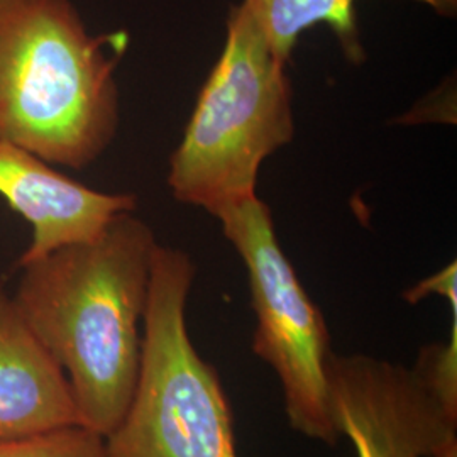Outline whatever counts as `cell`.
Masks as SVG:
<instances>
[{
  "label": "cell",
  "instance_id": "1",
  "mask_svg": "<svg viewBox=\"0 0 457 457\" xmlns=\"http://www.w3.org/2000/svg\"><path fill=\"white\" fill-rule=\"evenodd\" d=\"M156 245L146 222L126 212L88 243L17 266V311L63 370L80 425L102 437L122 420L137 385Z\"/></svg>",
  "mask_w": 457,
  "mask_h": 457
},
{
  "label": "cell",
  "instance_id": "2",
  "mask_svg": "<svg viewBox=\"0 0 457 457\" xmlns=\"http://www.w3.org/2000/svg\"><path fill=\"white\" fill-rule=\"evenodd\" d=\"M128 33L90 36L70 0H0V141L80 170L114 139Z\"/></svg>",
  "mask_w": 457,
  "mask_h": 457
},
{
  "label": "cell",
  "instance_id": "3",
  "mask_svg": "<svg viewBox=\"0 0 457 457\" xmlns=\"http://www.w3.org/2000/svg\"><path fill=\"white\" fill-rule=\"evenodd\" d=\"M292 83L245 5L171 156L173 196L212 215L256 198L262 162L294 137Z\"/></svg>",
  "mask_w": 457,
  "mask_h": 457
},
{
  "label": "cell",
  "instance_id": "4",
  "mask_svg": "<svg viewBox=\"0 0 457 457\" xmlns=\"http://www.w3.org/2000/svg\"><path fill=\"white\" fill-rule=\"evenodd\" d=\"M194 279L185 251L156 245L139 378L122 420L104 437L105 457H237L228 395L187 328Z\"/></svg>",
  "mask_w": 457,
  "mask_h": 457
},
{
  "label": "cell",
  "instance_id": "5",
  "mask_svg": "<svg viewBox=\"0 0 457 457\" xmlns=\"http://www.w3.org/2000/svg\"><path fill=\"white\" fill-rule=\"evenodd\" d=\"M217 219L245 262L256 313L253 353L277 373L295 432L336 445L328 411L327 364L332 356L326 319L279 247L270 207L258 196Z\"/></svg>",
  "mask_w": 457,
  "mask_h": 457
},
{
  "label": "cell",
  "instance_id": "6",
  "mask_svg": "<svg viewBox=\"0 0 457 457\" xmlns=\"http://www.w3.org/2000/svg\"><path fill=\"white\" fill-rule=\"evenodd\" d=\"M328 411L358 457H434L457 436L453 419L413 370L362 354L327 364Z\"/></svg>",
  "mask_w": 457,
  "mask_h": 457
},
{
  "label": "cell",
  "instance_id": "7",
  "mask_svg": "<svg viewBox=\"0 0 457 457\" xmlns=\"http://www.w3.org/2000/svg\"><path fill=\"white\" fill-rule=\"evenodd\" d=\"M0 196L33 226V243L17 262H33L63 245L88 243L137 205L129 194H104L53 170L24 147L0 141Z\"/></svg>",
  "mask_w": 457,
  "mask_h": 457
},
{
  "label": "cell",
  "instance_id": "8",
  "mask_svg": "<svg viewBox=\"0 0 457 457\" xmlns=\"http://www.w3.org/2000/svg\"><path fill=\"white\" fill-rule=\"evenodd\" d=\"M77 424L79 410L63 370L0 283V441Z\"/></svg>",
  "mask_w": 457,
  "mask_h": 457
},
{
  "label": "cell",
  "instance_id": "9",
  "mask_svg": "<svg viewBox=\"0 0 457 457\" xmlns=\"http://www.w3.org/2000/svg\"><path fill=\"white\" fill-rule=\"evenodd\" d=\"M442 16H454L457 0H419ZM356 0H245L243 5L254 19L271 53L288 66L298 36L315 24H327L339 37L344 54L360 63L361 48Z\"/></svg>",
  "mask_w": 457,
  "mask_h": 457
},
{
  "label": "cell",
  "instance_id": "10",
  "mask_svg": "<svg viewBox=\"0 0 457 457\" xmlns=\"http://www.w3.org/2000/svg\"><path fill=\"white\" fill-rule=\"evenodd\" d=\"M0 457H105V441L83 425H66L22 439L0 441Z\"/></svg>",
  "mask_w": 457,
  "mask_h": 457
},
{
  "label": "cell",
  "instance_id": "11",
  "mask_svg": "<svg viewBox=\"0 0 457 457\" xmlns=\"http://www.w3.org/2000/svg\"><path fill=\"white\" fill-rule=\"evenodd\" d=\"M411 370L420 376L444 410L457 419V309H453L449 341L422 347Z\"/></svg>",
  "mask_w": 457,
  "mask_h": 457
},
{
  "label": "cell",
  "instance_id": "12",
  "mask_svg": "<svg viewBox=\"0 0 457 457\" xmlns=\"http://www.w3.org/2000/svg\"><path fill=\"white\" fill-rule=\"evenodd\" d=\"M428 295H441L449 303L457 302V266L456 262L447 264L439 273L419 281L413 288L403 294L409 303H419Z\"/></svg>",
  "mask_w": 457,
  "mask_h": 457
},
{
  "label": "cell",
  "instance_id": "13",
  "mask_svg": "<svg viewBox=\"0 0 457 457\" xmlns=\"http://www.w3.org/2000/svg\"><path fill=\"white\" fill-rule=\"evenodd\" d=\"M434 457H457V436H453L451 439L444 442V445Z\"/></svg>",
  "mask_w": 457,
  "mask_h": 457
}]
</instances>
